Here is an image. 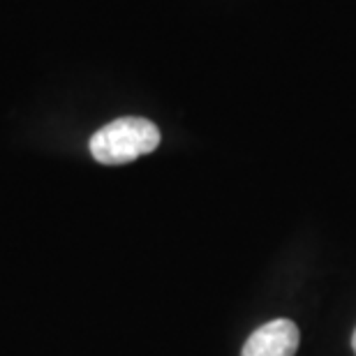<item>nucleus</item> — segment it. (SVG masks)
I'll list each match as a JSON object with an SVG mask.
<instances>
[{"label":"nucleus","mask_w":356,"mask_h":356,"mask_svg":"<svg viewBox=\"0 0 356 356\" xmlns=\"http://www.w3.org/2000/svg\"><path fill=\"white\" fill-rule=\"evenodd\" d=\"M160 146V130L153 120L141 116H123L99 127L90 137V155L99 165H127L153 153Z\"/></svg>","instance_id":"1"},{"label":"nucleus","mask_w":356,"mask_h":356,"mask_svg":"<svg viewBox=\"0 0 356 356\" xmlns=\"http://www.w3.org/2000/svg\"><path fill=\"white\" fill-rule=\"evenodd\" d=\"M298 343L301 333L291 319H273L245 340L241 356H294Z\"/></svg>","instance_id":"2"},{"label":"nucleus","mask_w":356,"mask_h":356,"mask_svg":"<svg viewBox=\"0 0 356 356\" xmlns=\"http://www.w3.org/2000/svg\"><path fill=\"white\" fill-rule=\"evenodd\" d=\"M352 347H354V352H356V331H354V338H352Z\"/></svg>","instance_id":"3"}]
</instances>
